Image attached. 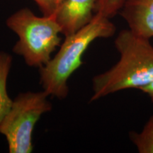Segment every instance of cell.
I'll use <instances>...</instances> for the list:
<instances>
[{
    "mask_svg": "<svg viewBox=\"0 0 153 153\" xmlns=\"http://www.w3.org/2000/svg\"><path fill=\"white\" fill-rule=\"evenodd\" d=\"M114 43L120 60L109 70L93 78L90 101L124 89H140L153 81V46L150 39L130 29L123 30Z\"/></svg>",
    "mask_w": 153,
    "mask_h": 153,
    "instance_id": "cell-1",
    "label": "cell"
},
{
    "mask_svg": "<svg viewBox=\"0 0 153 153\" xmlns=\"http://www.w3.org/2000/svg\"><path fill=\"white\" fill-rule=\"evenodd\" d=\"M115 32L116 26L109 19L96 13L89 24L65 37L55 56L40 68L44 91L60 99L65 98L69 78L83 64L82 58L86 50L94 40L111 37Z\"/></svg>",
    "mask_w": 153,
    "mask_h": 153,
    "instance_id": "cell-2",
    "label": "cell"
},
{
    "mask_svg": "<svg viewBox=\"0 0 153 153\" xmlns=\"http://www.w3.org/2000/svg\"><path fill=\"white\" fill-rule=\"evenodd\" d=\"M7 26L19 37L13 51L30 67L41 68L46 65L60 45L61 28L54 16H37L23 8L7 19Z\"/></svg>",
    "mask_w": 153,
    "mask_h": 153,
    "instance_id": "cell-3",
    "label": "cell"
},
{
    "mask_svg": "<svg viewBox=\"0 0 153 153\" xmlns=\"http://www.w3.org/2000/svg\"><path fill=\"white\" fill-rule=\"evenodd\" d=\"M46 91L22 93L14 100L0 125V133L8 143L10 153H30L33 151L32 135L36 124L52 104Z\"/></svg>",
    "mask_w": 153,
    "mask_h": 153,
    "instance_id": "cell-4",
    "label": "cell"
},
{
    "mask_svg": "<svg viewBox=\"0 0 153 153\" xmlns=\"http://www.w3.org/2000/svg\"><path fill=\"white\" fill-rule=\"evenodd\" d=\"M97 0H62L54 14L65 37L78 31L91 22Z\"/></svg>",
    "mask_w": 153,
    "mask_h": 153,
    "instance_id": "cell-5",
    "label": "cell"
},
{
    "mask_svg": "<svg viewBox=\"0 0 153 153\" xmlns=\"http://www.w3.org/2000/svg\"><path fill=\"white\" fill-rule=\"evenodd\" d=\"M120 14L133 33L148 39L153 37V0H126Z\"/></svg>",
    "mask_w": 153,
    "mask_h": 153,
    "instance_id": "cell-6",
    "label": "cell"
},
{
    "mask_svg": "<svg viewBox=\"0 0 153 153\" xmlns=\"http://www.w3.org/2000/svg\"><path fill=\"white\" fill-rule=\"evenodd\" d=\"M12 63V57L5 52H0V125L8 114L13 104L7 92V79Z\"/></svg>",
    "mask_w": 153,
    "mask_h": 153,
    "instance_id": "cell-7",
    "label": "cell"
},
{
    "mask_svg": "<svg viewBox=\"0 0 153 153\" xmlns=\"http://www.w3.org/2000/svg\"><path fill=\"white\" fill-rule=\"evenodd\" d=\"M130 138L140 153H153V115L140 133L132 132Z\"/></svg>",
    "mask_w": 153,
    "mask_h": 153,
    "instance_id": "cell-8",
    "label": "cell"
},
{
    "mask_svg": "<svg viewBox=\"0 0 153 153\" xmlns=\"http://www.w3.org/2000/svg\"><path fill=\"white\" fill-rule=\"evenodd\" d=\"M126 0H97L94 13L110 19L121 10Z\"/></svg>",
    "mask_w": 153,
    "mask_h": 153,
    "instance_id": "cell-9",
    "label": "cell"
},
{
    "mask_svg": "<svg viewBox=\"0 0 153 153\" xmlns=\"http://www.w3.org/2000/svg\"><path fill=\"white\" fill-rule=\"evenodd\" d=\"M33 1L38 6L43 16H53L57 10V0H33Z\"/></svg>",
    "mask_w": 153,
    "mask_h": 153,
    "instance_id": "cell-10",
    "label": "cell"
},
{
    "mask_svg": "<svg viewBox=\"0 0 153 153\" xmlns=\"http://www.w3.org/2000/svg\"><path fill=\"white\" fill-rule=\"evenodd\" d=\"M139 90L143 91V93L146 94L150 97L151 101L153 102V81L149 83L148 85L141 87Z\"/></svg>",
    "mask_w": 153,
    "mask_h": 153,
    "instance_id": "cell-11",
    "label": "cell"
},
{
    "mask_svg": "<svg viewBox=\"0 0 153 153\" xmlns=\"http://www.w3.org/2000/svg\"><path fill=\"white\" fill-rule=\"evenodd\" d=\"M61 1H62V0H57V7H58V5L60 4V3L61 2Z\"/></svg>",
    "mask_w": 153,
    "mask_h": 153,
    "instance_id": "cell-12",
    "label": "cell"
}]
</instances>
